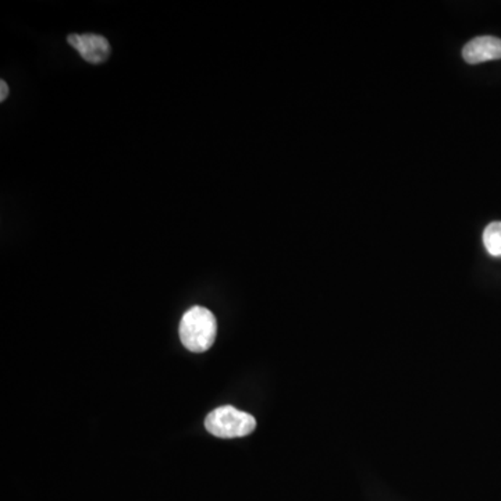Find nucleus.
<instances>
[{
    "instance_id": "obj_4",
    "label": "nucleus",
    "mask_w": 501,
    "mask_h": 501,
    "mask_svg": "<svg viewBox=\"0 0 501 501\" xmlns=\"http://www.w3.org/2000/svg\"><path fill=\"white\" fill-rule=\"evenodd\" d=\"M463 57L469 65L501 59V39L496 37H478L464 47Z\"/></svg>"
},
{
    "instance_id": "obj_3",
    "label": "nucleus",
    "mask_w": 501,
    "mask_h": 501,
    "mask_svg": "<svg viewBox=\"0 0 501 501\" xmlns=\"http://www.w3.org/2000/svg\"><path fill=\"white\" fill-rule=\"evenodd\" d=\"M68 44L79 53L82 59L91 65H100L110 56L108 39L97 34H73L68 37Z\"/></svg>"
},
{
    "instance_id": "obj_1",
    "label": "nucleus",
    "mask_w": 501,
    "mask_h": 501,
    "mask_svg": "<svg viewBox=\"0 0 501 501\" xmlns=\"http://www.w3.org/2000/svg\"><path fill=\"white\" fill-rule=\"evenodd\" d=\"M217 322L214 315L204 307H193L183 315L180 339L191 352H205L216 340Z\"/></svg>"
},
{
    "instance_id": "obj_5",
    "label": "nucleus",
    "mask_w": 501,
    "mask_h": 501,
    "mask_svg": "<svg viewBox=\"0 0 501 501\" xmlns=\"http://www.w3.org/2000/svg\"><path fill=\"white\" fill-rule=\"evenodd\" d=\"M484 244L492 256H501V222L490 223L484 232Z\"/></svg>"
},
{
    "instance_id": "obj_2",
    "label": "nucleus",
    "mask_w": 501,
    "mask_h": 501,
    "mask_svg": "<svg viewBox=\"0 0 501 501\" xmlns=\"http://www.w3.org/2000/svg\"><path fill=\"white\" fill-rule=\"evenodd\" d=\"M205 428L209 433L220 439H235L253 433L256 428V421L253 415L244 411L232 405H224L206 416Z\"/></svg>"
},
{
    "instance_id": "obj_6",
    "label": "nucleus",
    "mask_w": 501,
    "mask_h": 501,
    "mask_svg": "<svg viewBox=\"0 0 501 501\" xmlns=\"http://www.w3.org/2000/svg\"><path fill=\"white\" fill-rule=\"evenodd\" d=\"M0 89H2V92H0V102H5L7 95H9V87H7V84L4 81V79L0 81Z\"/></svg>"
}]
</instances>
